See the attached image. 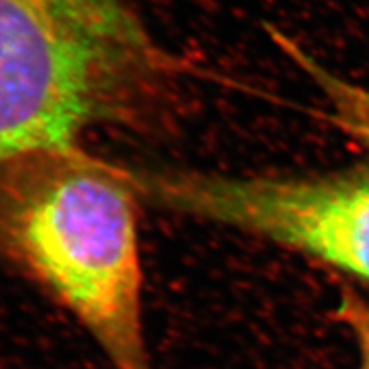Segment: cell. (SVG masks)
Masks as SVG:
<instances>
[{"label": "cell", "mask_w": 369, "mask_h": 369, "mask_svg": "<svg viewBox=\"0 0 369 369\" xmlns=\"http://www.w3.org/2000/svg\"><path fill=\"white\" fill-rule=\"evenodd\" d=\"M139 200L123 166L79 146L0 164V258L65 309L111 369H156Z\"/></svg>", "instance_id": "1"}, {"label": "cell", "mask_w": 369, "mask_h": 369, "mask_svg": "<svg viewBox=\"0 0 369 369\" xmlns=\"http://www.w3.org/2000/svg\"><path fill=\"white\" fill-rule=\"evenodd\" d=\"M139 199L255 234L369 286V168L224 177L128 168Z\"/></svg>", "instance_id": "3"}, {"label": "cell", "mask_w": 369, "mask_h": 369, "mask_svg": "<svg viewBox=\"0 0 369 369\" xmlns=\"http://www.w3.org/2000/svg\"><path fill=\"white\" fill-rule=\"evenodd\" d=\"M339 315L356 347V369H369V300L344 298Z\"/></svg>", "instance_id": "5"}, {"label": "cell", "mask_w": 369, "mask_h": 369, "mask_svg": "<svg viewBox=\"0 0 369 369\" xmlns=\"http://www.w3.org/2000/svg\"><path fill=\"white\" fill-rule=\"evenodd\" d=\"M177 82L126 0H0V164L100 125H147Z\"/></svg>", "instance_id": "2"}, {"label": "cell", "mask_w": 369, "mask_h": 369, "mask_svg": "<svg viewBox=\"0 0 369 369\" xmlns=\"http://www.w3.org/2000/svg\"><path fill=\"white\" fill-rule=\"evenodd\" d=\"M287 55L306 74L326 104V118L344 135L369 153V87L326 69L289 40H280Z\"/></svg>", "instance_id": "4"}]
</instances>
